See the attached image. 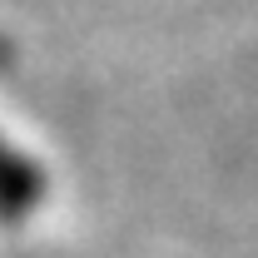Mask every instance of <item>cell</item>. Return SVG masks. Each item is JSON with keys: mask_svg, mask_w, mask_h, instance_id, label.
Segmentation results:
<instances>
[{"mask_svg": "<svg viewBox=\"0 0 258 258\" xmlns=\"http://www.w3.org/2000/svg\"><path fill=\"white\" fill-rule=\"evenodd\" d=\"M30 199H35L30 169L15 164L10 154H0V209H20V204H30Z\"/></svg>", "mask_w": 258, "mask_h": 258, "instance_id": "6da1fadb", "label": "cell"}]
</instances>
